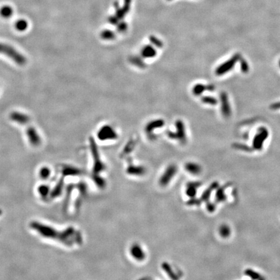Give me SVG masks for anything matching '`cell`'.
Segmentation results:
<instances>
[{
    "label": "cell",
    "instance_id": "7a4b0ae2",
    "mask_svg": "<svg viewBox=\"0 0 280 280\" xmlns=\"http://www.w3.org/2000/svg\"><path fill=\"white\" fill-rule=\"evenodd\" d=\"M131 0H125V3L122 8H120L118 5H116V12L115 16H112L109 18V22L112 24H117L118 22V20L122 19L124 18L125 14L128 12L130 7Z\"/></svg>",
    "mask_w": 280,
    "mask_h": 280
},
{
    "label": "cell",
    "instance_id": "2e32d148",
    "mask_svg": "<svg viewBox=\"0 0 280 280\" xmlns=\"http://www.w3.org/2000/svg\"><path fill=\"white\" fill-rule=\"evenodd\" d=\"M219 231H220V234L224 238L228 237V235L230 234L229 228H228V226H226L225 225L222 226L220 228V230Z\"/></svg>",
    "mask_w": 280,
    "mask_h": 280
},
{
    "label": "cell",
    "instance_id": "5bb4252c",
    "mask_svg": "<svg viewBox=\"0 0 280 280\" xmlns=\"http://www.w3.org/2000/svg\"><path fill=\"white\" fill-rule=\"evenodd\" d=\"M177 127L178 128V137H180V139H183L185 138V132H184V128H183V125L182 122L180 121H178L177 123Z\"/></svg>",
    "mask_w": 280,
    "mask_h": 280
},
{
    "label": "cell",
    "instance_id": "9c48e42d",
    "mask_svg": "<svg viewBox=\"0 0 280 280\" xmlns=\"http://www.w3.org/2000/svg\"><path fill=\"white\" fill-rule=\"evenodd\" d=\"M186 171H188V172L192 174H198L201 171V168L200 166L198 164L194 163H187L186 165Z\"/></svg>",
    "mask_w": 280,
    "mask_h": 280
},
{
    "label": "cell",
    "instance_id": "277c9868",
    "mask_svg": "<svg viewBox=\"0 0 280 280\" xmlns=\"http://www.w3.org/2000/svg\"><path fill=\"white\" fill-rule=\"evenodd\" d=\"M28 138L29 139V143L33 146H38L41 143L40 137L37 132V130L32 127H28L26 131Z\"/></svg>",
    "mask_w": 280,
    "mask_h": 280
},
{
    "label": "cell",
    "instance_id": "5b68a950",
    "mask_svg": "<svg viewBox=\"0 0 280 280\" xmlns=\"http://www.w3.org/2000/svg\"><path fill=\"white\" fill-rule=\"evenodd\" d=\"M175 173H176V167L174 165H170L169 167L165 171V173L163 174L160 182L162 185H168L170 182L169 181L173 178Z\"/></svg>",
    "mask_w": 280,
    "mask_h": 280
},
{
    "label": "cell",
    "instance_id": "6da1fadb",
    "mask_svg": "<svg viewBox=\"0 0 280 280\" xmlns=\"http://www.w3.org/2000/svg\"><path fill=\"white\" fill-rule=\"evenodd\" d=\"M0 53L7 56L12 59L15 63L20 66L24 65L27 59L19 51H18L12 46L8 45L7 43H0Z\"/></svg>",
    "mask_w": 280,
    "mask_h": 280
},
{
    "label": "cell",
    "instance_id": "ba28073f",
    "mask_svg": "<svg viewBox=\"0 0 280 280\" xmlns=\"http://www.w3.org/2000/svg\"><path fill=\"white\" fill-rule=\"evenodd\" d=\"M142 55L145 58H152L156 55V52L152 46H146L142 49Z\"/></svg>",
    "mask_w": 280,
    "mask_h": 280
},
{
    "label": "cell",
    "instance_id": "8992f818",
    "mask_svg": "<svg viewBox=\"0 0 280 280\" xmlns=\"http://www.w3.org/2000/svg\"><path fill=\"white\" fill-rule=\"evenodd\" d=\"M10 118L12 121L16 122L18 123L21 125L27 124L30 121V118L28 115L18 112H14L11 113V114L10 115Z\"/></svg>",
    "mask_w": 280,
    "mask_h": 280
},
{
    "label": "cell",
    "instance_id": "4fadbf2b",
    "mask_svg": "<svg viewBox=\"0 0 280 280\" xmlns=\"http://www.w3.org/2000/svg\"><path fill=\"white\" fill-rule=\"evenodd\" d=\"M101 37L104 40H112L114 38L115 34L110 30H105L101 32Z\"/></svg>",
    "mask_w": 280,
    "mask_h": 280
},
{
    "label": "cell",
    "instance_id": "8fae6325",
    "mask_svg": "<svg viewBox=\"0 0 280 280\" xmlns=\"http://www.w3.org/2000/svg\"><path fill=\"white\" fill-rule=\"evenodd\" d=\"M163 125V121L162 120H156L150 123H148L146 127V130L148 132H151L153 128H158L162 127Z\"/></svg>",
    "mask_w": 280,
    "mask_h": 280
},
{
    "label": "cell",
    "instance_id": "52a82bcc",
    "mask_svg": "<svg viewBox=\"0 0 280 280\" xmlns=\"http://www.w3.org/2000/svg\"><path fill=\"white\" fill-rule=\"evenodd\" d=\"M130 253L136 260L142 261L145 259V253L142 248L138 244H133L130 248Z\"/></svg>",
    "mask_w": 280,
    "mask_h": 280
},
{
    "label": "cell",
    "instance_id": "9a60e30c",
    "mask_svg": "<svg viewBox=\"0 0 280 280\" xmlns=\"http://www.w3.org/2000/svg\"><path fill=\"white\" fill-rule=\"evenodd\" d=\"M206 89H207L206 86L199 84L195 86V87L193 88V90H192V92H193V93L196 95H199Z\"/></svg>",
    "mask_w": 280,
    "mask_h": 280
},
{
    "label": "cell",
    "instance_id": "7c38bea8",
    "mask_svg": "<svg viewBox=\"0 0 280 280\" xmlns=\"http://www.w3.org/2000/svg\"><path fill=\"white\" fill-rule=\"evenodd\" d=\"M28 23L25 20H19L15 23L16 29L19 31H24L25 29H28Z\"/></svg>",
    "mask_w": 280,
    "mask_h": 280
},
{
    "label": "cell",
    "instance_id": "ffe728a7",
    "mask_svg": "<svg viewBox=\"0 0 280 280\" xmlns=\"http://www.w3.org/2000/svg\"><path fill=\"white\" fill-rule=\"evenodd\" d=\"M140 61V60H139V59H138V58H134V59L132 60V62L135 64V65H136L137 64V63H138L139 64V65L140 66V67H142V66H143V62H139Z\"/></svg>",
    "mask_w": 280,
    "mask_h": 280
},
{
    "label": "cell",
    "instance_id": "d6986e66",
    "mask_svg": "<svg viewBox=\"0 0 280 280\" xmlns=\"http://www.w3.org/2000/svg\"><path fill=\"white\" fill-rule=\"evenodd\" d=\"M127 29V25L124 22L120 23L119 26H118V30L119 32H124L126 31Z\"/></svg>",
    "mask_w": 280,
    "mask_h": 280
},
{
    "label": "cell",
    "instance_id": "30bf717a",
    "mask_svg": "<svg viewBox=\"0 0 280 280\" xmlns=\"http://www.w3.org/2000/svg\"><path fill=\"white\" fill-rule=\"evenodd\" d=\"M13 14V9L10 6L5 5L1 8L0 9V15H1L3 18H8L12 16Z\"/></svg>",
    "mask_w": 280,
    "mask_h": 280
},
{
    "label": "cell",
    "instance_id": "e0dca14e",
    "mask_svg": "<svg viewBox=\"0 0 280 280\" xmlns=\"http://www.w3.org/2000/svg\"><path fill=\"white\" fill-rule=\"evenodd\" d=\"M202 101L203 102H204L206 104H212V105L215 104L217 103V101L215 100V99L212 97H204L202 98Z\"/></svg>",
    "mask_w": 280,
    "mask_h": 280
},
{
    "label": "cell",
    "instance_id": "ac0fdd59",
    "mask_svg": "<svg viewBox=\"0 0 280 280\" xmlns=\"http://www.w3.org/2000/svg\"><path fill=\"white\" fill-rule=\"evenodd\" d=\"M150 40H151V42L154 43V45H156V46H158V48H162V43L161 41H160L158 39H157L156 38L154 37L153 36H151L150 37Z\"/></svg>",
    "mask_w": 280,
    "mask_h": 280
},
{
    "label": "cell",
    "instance_id": "3957f363",
    "mask_svg": "<svg viewBox=\"0 0 280 280\" xmlns=\"http://www.w3.org/2000/svg\"><path fill=\"white\" fill-rule=\"evenodd\" d=\"M98 138L102 141L107 139H113L117 138V134L112 127L104 126L99 131Z\"/></svg>",
    "mask_w": 280,
    "mask_h": 280
}]
</instances>
